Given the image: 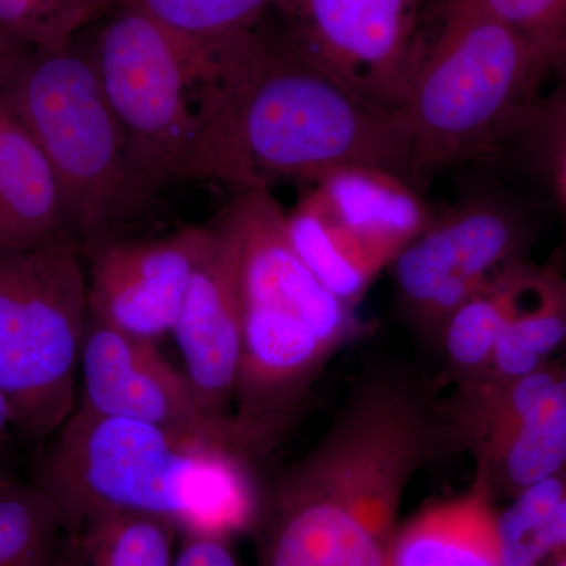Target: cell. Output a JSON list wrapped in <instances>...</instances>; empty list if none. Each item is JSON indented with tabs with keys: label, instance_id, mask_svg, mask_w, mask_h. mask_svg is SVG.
<instances>
[{
	"label": "cell",
	"instance_id": "cell-28",
	"mask_svg": "<svg viewBox=\"0 0 566 566\" xmlns=\"http://www.w3.org/2000/svg\"><path fill=\"white\" fill-rule=\"evenodd\" d=\"M29 50L20 41L14 40L9 33L0 29V84L7 74L13 69L14 63L21 57L22 52Z\"/></svg>",
	"mask_w": 566,
	"mask_h": 566
},
{
	"label": "cell",
	"instance_id": "cell-21",
	"mask_svg": "<svg viewBox=\"0 0 566 566\" xmlns=\"http://www.w3.org/2000/svg\"><path fill=\"white\" fill-rule=\"evenodd\" d=\"M271 3L273 0H117L120 9L144 14L200 50H211L251 31L262 22Z\"/></svg>",
	"mask_w": 566,
	"mask_h": 566
},
{
	"label": "cell",
	"instance_id": "cell-30",
	"mask_svg": "<svg viewBox=\"0 0 566 566\" xmlns=\"http://www.w3.org/2000/svg\"><path fill=\"white\" fill-rule=\"evenodd\" d=\"M560 76L562 84L566 82V44L560 54L557 55L556 62L553 63V69Z\"/></svg>",
	"mask_w": 566,
	"mask_h": 566
},
{
	"label": "cell",
	"instance_id": "cell-23",
	"mask_svg": "<svg viewBox=\"0 0 566 566\" xmlns=\"http://www.w3.org/2000/svg\"><path fill=\"white\" fill-rule=\"evenodd\" d=\"M115 7L117 0H0V29L31 50H57Z\"/></svg>",
	"mask_w": 566,
	"mask_h": 566
},
{
	"label": "cell",
	"instance_id": "cell-4",
	"mask_svg": "<svg viewBox=\"0 0 566 566\" xmlns=\"http://www.w3.org/2000/svg\"><path fill=\"white\" fill-rule=\"evenodd\" d=\"M398 115L412 148V180L479 158L531 117L546 62L476 0H442Z\"/></svg>",
	"mask_w": 566,
	"mask_h": 566
},
{
	"label": "cell",
	"instance_id": "cell-19",
	"mask_svg": "<svg viewBox=\"0 0 566 566\" xmlns=\"http://www.w3.org/2000/svg\"><path fill=\"white\" fill-rule=\"evenodd\" d=\"M490 446L506 482L516 490L558 474L566 464V378H558L553 392L534 412Z\"/></svg>",
	"mask_w": 566,
	"mask_h": 566
},
{
	"label": "cell",
	"instance_id": "cell-32",
	"mask_svg": "<svg viewBox=\"0 0 566 566\" xmlns=\"http://www.w3.org/2000/svg\"><path fill=\"white\" fill-rule=\"evenodd\" d=\"M557 566H566V562H564V564H560V565H557Z\"/></svg>",
	"mask_w": 566,
	"mask_h": 566
},
{
	"label": "cell",
	"instance_id": "cell-2",
	"mask_svg": "<svg viewBox=\"0 0 566 566\" xmlns=\"http://www.w3.org/2000/svg\"><path fill=\"white\" fill-rule=\"evenodd\" d=\"M32 480L73 531L106 513L174 521L181 532L232 535L255 520L243 458L212 452L153 424L74 406Z\"/></svg>",
	"mask_w": 566,
	"mask_h": 566
},
{
	"label": "cell",
	"instance_id": "cell-27",
	"mask_svg": "<svg viewBox=\"0 0 566 566\" xmlns=\"http://www.w3.org/2000/svg\"><path fill=\"white\" fill-rule=\"evenodd\" d=\"M535 114V125H538L539 136L546 137L549 144L560 151L566 145V82L562 84L556 98L551 99L543 109Z\"/></svg>",
	"mask_w": 566,
	"mask_h": 566
},
{
	"label": "cell",
	"instance_id": "cell-8",
	"mask_svg": "<svg viewBox=\"0 0 566 566\" xmlns=\"http://www.w3.org/2000/svg\"><path fill=\"white\" fill-rule=\"evenodd\" d=\"M281 39L365 102L403 107L422 59L423 0H273Z\"/></svg>",
	"mask_w": 566,
	"mask_h": 566
},
{
	"label": "cell",
	"instance_id": "cell-24",
	"mask_svg": "<svg viewBox=\"0 0 566 566\" xmlns=\"http://www.w3.org/2000/svg\"><path fill=\"white\" fill-rule=\"evenodd\" d=\"M499 21L520 33L553 69L566 44V0H476Z\"/></svg>",
	"mask_w": 566,
	"mask_h": 566
},
{
	"label": "cell",
	"instance_id": "cell-7",
	"mask_svg": "<svg viewBox=\"0 0 566 566\" xmlns=\"http://www.w3.org/2000/svg\"><path fill=\"white\" fill-rule=\"evenodd\" d=\"M87 51L153 196L172 182L196 180L210 52L120 7Z\"/></svg>",
	"mask_w": 566,
	"mask_h": 566
},
{
	"label": "cell",
	"instance_id": "cell-26",
	"mask_svg": "<svg viewBox=\"0 0 566 566\" xmlns=\"http://www.w3.org/2000/svg\"><path fill=\"white\" fill-rule=\"evenodd\" d=\"M564 546H566V494L554 510L553 515L547 517L546 523L531 539L528 556H531L532 564L536 566L551 551Z\"/></svg>",
	"mask_w": 566,
	"mask_h": 566
},
{
	"label": "cell",
	"instance_id": "cell-29",
	"mask_svg": "<svg viewBox=\"0 0 566 566\" xmlns=\"http://www.w3.org/2000/svg\"><path fill=\"white\" fill-rule=\"evenodd\" d=\"M61 566H84V564H82L80 539H76V545L70 551L69 556L62 562Z\"/></svg>",
	"mask_w": 566,
	"mask_h": 566
},
{
	"label": "cell",
	"instance_id": "cell-10",
	"mask_svg": "<svg viewBox=\"0 0 566 566\" xmlns=\"http://www.w3.org/2000/svg\"><path fill=\"white\" fill-rule=\"evenodd\" d=\"M517 238L515 212L490 200L434 216L390 264L405 314L442 333L453 312L504 270Z\"/></svg>",
	"mask_w": 566,
	"mask_h": 566
},
{
	"label": "cell",
	"instance_id": "cell-13",
	"mask_svg": "<svg viewBox=\"0 0 566 566\" xmlns=\"http://www.w3.org/2000/svg\"><path fill=\"white\" fill-rule=\"evenodd\" d=\"M315 191L331 214L389 266L434 219L411 181L378 167H340L319 178Z\"/></svg>",
	"mask_w": 566,
	"mask_h": 566
},
{
	"label": "cell",
	"instance_id": "cell-9",
	"mask_svg": "<svg viewBox=\"0 0 566 566\" xmlns=\"http://www.w3.org/2000/svg\"><path fill=\"white\" fill-rule=\"evenodd\" d=\"M80 375L77 405L99 415L153 424L212 452L244 457L232 423L205 411L191 382L164 359L156 342L114 329L91 312Z\"/></svg>",
	"mask_w": 566,
	"mask_h": 566
},
{
	"label": "cell",
	"instance_id": "cell-12",
	"mask_svg": "<svg viewBox=\"0 0 566 566\" xmlns=\"http://www.w3.org/2000/svg\"><path fill=\"white\" fill-rule=\"evenodd\" d=\"M214 227V241L193 273L172 334L200 406L232 423L243 346L240 238L222 214Z\"/></svg>",
	"mask_w": 566,
	"mask_h": 566
},
{
	"label": "cell",
	"instance_id": "cell-14",
	"mask_svg": "<svg viewBox=\"0 0 566 566\" xmlns=\"http://www.w3.org/2000/svg\"><path fill=\"white\" fill-rule=\"evenodd\" d=\"M55 241H76L57 181L31 132L0 93V249Z\"/></svg>",
	"mask_w": 566,
	"mask_h": 566
},
{
	"label": "cell",
	"instance_id": "cell-31",
	"mask_svg": "<svg viewBox=\"0 0 566 566\" xmlns=\"http://www.w3.org/2000/svg\"><path fill=\"white\" fill-rule=\"evenodd\" d=\"M558 156H560L562 182H564L566 192V145L560 151H558Z\"/></svg>",
	"mask_w": 566,
	"mask_h": 566
},
{
	"label": "cell",
	"instance_id": "cell-17",
	"mask_svg": "<svg viewBox=\"0 0 566 566\" xmlns=\"http://www.w3.org/2000/svg\"><path fill=\"white\" fill-rule=\"evenodd\" d=\"M76 539L46 491L0 476V566H61Z\"/></svg>",
	"mask_w": 566,
	"mask_h": 566
},
{
	"label": "cell",
	"instance_id": "cell-1",
	"mask_svg": "<svg viewBox=\"0 0 566 566\" xmlns=\"http://www.w3.org/2000/svg\"><path fill=\"white\" fill-rule=\"evenodd\" d=\"M210 52L196 180L241 189L316 182L348 166L412 180V148L397 112L354 95L255 25ZM416 186V185H415Z\"/></svg>",
	"mask_w": 566,
	"mask_h": 566
},
{
	"label": "cell",
	"instance_id": "cell-3",
	"mask_svg": "<svg viewBox=\"0 0 566 566\" xmlns=\"http://www.w3.org/2000/svg\"><path fill=\"white\" fill-rule=\"evenodd\" d=\"M221 214L240 238L243 346L234 405L251 419H289L352 331V307L297 255L270 188L241 189Z\"/></svg>",
	"mask_w": 566,
	"mask_h": 566
},
{
	"label": "cell",
	"instance_id": "cell-25",
	"mask_svg": "<svg viewBox=\"0 0 566 566\" xmlns=\"http://www.w3.org/2000/svg\"><path fill=\"white\" fill-rule=\"evenodd\" d=\"M172 566H241L230 536L210 531L182 532Z\"/></svg>",
	"mask_w": 566,
	"mask_h": 566
},
{
	"label": "cell",
	"instance_id": "cell-11",
	"mask_svg": "<svg viewBox=\"0 0 566 566\" xmlns=\"http://www.w3.org/2000/svg\"><path fill=\"white\" fill-rule=\"evenodd\" d=\"M214 237L212 223L155 240L109 238L84 245L88 312L134 337L156 342L172 333L193 273Z\"/></svg>",
	"mask_w": 566,
	"mask_h": 566
},
{
	"label": "cell",
	"instance_id": "cell-18",
	"mask_svg": "<svg viewBox=\"0 0 566 566\" xmlns=\"http://www.w3.org/2000/svg\"><path fill=\"white\" fill-rule=\"evenodd\" d=\"M534 283V277L520 268L505 266L453 312L441 333L453 368L476 375L490 367L499 338L523 308L524 293Z\"/></svg>",
	"mask_w": 566,
	"mask_h": 566
},
{
	"label": "cell",
	"instance_id": "cell-20",
	"mask_svg": "<svg viewBox=\"0 0 566 566\" xmlns=\"http://www.w3.org/2000/svg\"><path fill=\"white\" fill-rule=\"evenodd\" d=\"M180 527L167 517L106 513L77 532L84 566H172Z\"/></svg>",
	"mask_w": 566,
	"mask_h": 566
},
{
	"label": "cell",
	"instance_id": "cell-15",
	"mask_svg": "<svg viewBox=\"0 0 566 566\" xmlns=\"http://www.w3.org/2000/svg\"><path fill=\"white\" fill-rule=\"evenodd\" d=\"M387 566H502L497 516L482 488L424 506L397 526Z\"/></svg>",
	"mask_w": 566,
	"mask_h": 566
},
{
	"label": "cell",
	"instance_id": "cell-5",
	"mask_svg": "<svg viewBox=\"0 0 566 566\" xmlns=\"http://www.w3.org/2000/svg\"><path fill=\"white\" fill-rule=\"evenodd\" d=\"M0 93L46 156L74 240H109L155 199L87 50H25Z\"/></svg>",
	"mask_w": 566,
	"mask_h": 566
},
{
	"label": "cell",
	"instance_id": "cell-22",
	"mask_svg": "<svg viewBox=\"0 0 566 566\" xmlns=\"http://www.w3.org/2000/svg\"><path fill=\"white\" fill-rule=\"evenodd\" d=\"M566 342V283L538 285V300L521 308L495 345L491 367L509 381L539 370V364Z\"/></svg>",
	"mask_w": 566,
	"mask_h": 566
},
{
	"label": "cell",
	"instance_id": "cell-16",
	"mask_svg": "<svg viewBox=\"0 0 566 566\" xmlns=\"http://www.w3.org/2000/svg\"><path fill=\"white\" fill-rule=\"evenodd\" d=\"M290 240L315 277L353 307L389 266L331 214L315 189L286 212Z\"/></svg>",
	"mask_w": 566,
	"mask_h": 566
},
{
	"label": "cell",
	"instance_id": "cell-6",
	"mask_svg": "<svg viewBox=\"0 0 566 566\" xmlns=\"http://www.w3.org/2000/svg\"><path fill=\"white\" fill-rule=\"evenodd\" d=\"M87 318L80 243L0 249V390L18 438L46 444L73 412Z\"/></svg>",
	"mask_w": 566,
	"mask_h": 566
}]
</instances>
